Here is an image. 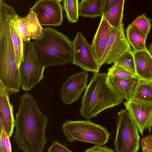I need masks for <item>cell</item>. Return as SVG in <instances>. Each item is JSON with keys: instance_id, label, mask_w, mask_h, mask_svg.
I'll use <instances>...</instances> for the list:
<instances>
[{"instance_id": "1", "label": "cell", "mask_w": 152, "mask_h": 152, "mask_svg": "<svg viewBox=\"0 0 152 152\" xmlns=\"http://www.w3.org/2000/svg\"><path fill=\"white\" fill-rule=\"evenodd\" d=\"M48 122L34 97L26 92L21 95L14 136L18 148L24 152H42L48 141L46 130Z\"/></svg>"}, {"instance_id": "9", "label": "cell", "mask_w": 152, "mask_h": 152, "mask_svg": "<svg viewBox=\"0 0 152 152\" xmlns=\"http://www.w3.org/2000/svg\"><path fill=\"white\" fill-rule=\"evenodd\" d=\"M72 42L74 53L72 63L87 72L94 74L99 72L91 45L80 32L77 33Z\"/></svg>"}, {"instance_id": "31", "label": "cell", "mask_w": 152, "mask_h": 152, "mask_svg": "<svg viewBox=\"0 0 152 152\" xmlns=\"http://www.w3.org/2000/svg\"><path fill=\"white\" fill-rule=\"evenodd\" d=\"M5 137L6 142V146L7 152H12L11 146L10 137H8L5 133Z\"/></svg>"}, {"instance_id": "11", "label": "cell", "mask_w": 152, "mask_h": 152, "mask_svg": "<svg viewBox=\"0 0 152 152\" xmlns=\"http://www.w3.org/2000/svg\"><path fill=\"white\" fill-rule=\"evenodd\" d=\"M88 72L84 70L69 77L63 84L60 94L62 101L69 105L77 101L87 85Z\"/></svg>"}, {"instance_id": "32", "label": "cell", "mask_w": 152, "mask_h": 152, "mask_svg": "<svg viewBox=\"0 0 152 152\" xmlns=\"http://www.w3.org/2000/svg\"><path fill=\"white\" fill-rule=\"evenodd\" d=\"M148 51L150 54V55H151V56H152V42L148 46Z\"/></svg>"}, {"instance_id": "29", "label": "cell", "mask_w": 152, "mask_h": 152, "mask_svg": "<svg viewBox=\"0 0 152 152\" xmlns=\"http://www.w3.org/2000/svg\"><path fill=\"white\" fill-rule=\"evenodd\" d=\"M115 0H104L103 15L104 16L113 6Z\"/></svg>"}, {"instance_id": "6", "label": "cell", "mask_w": 152, "mask_h": 152, "mask_svg": "<svg viewBox=\"0 0 152 152\" xmlns=\"http://www.w3.org/2000/svg\"><path fill=\"white\" fill-rule=\"evenodd\" d=\"M23 61L19 67L20 79L22 89L30 91L43 78L45 67L38 61L33 42L23 43Z\"/></svg>"}, {"instance_id": "15", "label": "cell", "mask_w": 152, "mask_h": 152, "mask_svg": "<svg viewBox=\"0 0 152 152\" xmlns=\"http://www.w3.org/2000/svg\"><path fill=\"white\" fill-rule=\"evenodd\" d=\"M133 53L138 79L152 82V56L148 50Z\"/></svg>"}, {"instance_id": "18", "label": "cell", "mask_w": 152, "mask_h": 152, "mask_svg": "<svg viewBox=\"0 0 152 152\" xmlns=\"http://www.w3.org/2000/svg\"><path fill=\"white\" fill-rule=\"evenodd\" d=\"M104 0H82L79 4V14L83 17H102Z\"/></svg>"}, {"instance_id": "23", "label": "cell", "mask_w": 152, "mask_h": 152, "mask_svg": "<svg viewBox=\"0 0 152 152\" xmlns=\"http://www.w3.org/2000/svg\"><path fill=\"white\" fill-rule=\"evenodd\" d=\"M113 64L120 66L136 76L133 51H126L118 58Z\"/></svg>"}, {"instance_id": "8", "label": "cell", "mask_w": 152, "mask_h": 152, "mask_svg": "<svg viewBox=\"0 0 152 152\" xmlns=\"http://www.w3.org/2000/svg\"><path fill=\"white\" fill-rule=\"evenodd\" d=\"M132 51L124 34L123 24L118 27H112L108 41L103 54L101 63H114L124 53Z\"/></svg>"}, {"instance_id": "4", "label": "cell", "mask_w": 152, "mask_h": 152, "mask_svg": "<svg viewBox=\"0 0 152 152\" xmlns=\"http://www.w3.org/2000/svg\"><path fill=\"white\" fill-rule=\"evenodd\" d=\"M62 130L67 141H78L102 146L108 142L111 134L104 127L86 121H65Z\"/></svg>"}, {"instance_id": "13", "label": "cell", "mask_w": 152, "mask_h": 152, "mask_svg": "<svg viewBox=\"0 0 152 152\" xmlns=\"http://www.w3.org/2000/svg\"><path fill=\"white\" fill-rule=\"evenodd\" d=\"M112 27L102 15L91 45L99 71L102 66V57L108 41Z\"/></svg>"}, {"instance_id": "24", "label": "cell", "mask_w": 152, "mask_h": 152, "mask_svg": "<svg viewBox=\"0 0 152 152\" xmlns=\"http://www.w3.org/2000/svg\"><path fill=\"white\" fill-rule=\"evenodd\" d=\"M152 19L148 18L145 14L138 15L132 23L143 34L147 36L151 26Z\"/></svg>"}, {"instance_id": "20", "label": "cell", "mask_w": 152, "mask_h": 152, "mask_svg": "<svg viewBox=\"0 0 152 152\" xmlns=\"http://www.w3.org/2000/svg\"><path fill=\"white\" fill-rule=\"evenodd\" d=\"M124 0H115L113 6L104 17L113 27H118L122 25L123 17Z\"/></svg>"}, {"instance_id": "10", "label": "cell", "mask_w": 152, "mask_h": 152, "mask_svg": "<svg viewBox=\"0 0 152 152\" xmlns=\"http://www.w3.org/2000/svg\"><path fill=\"white\" fill-rule=\"evenodd\" d=\"M127 111L143 136L145 130L150 133L152 128V103L129 100L124 102Z\"/></svg>"}, {"instance_id": "17", "label": "cell", "mask_w": 152, "mask_h": 152, "mask_svg": "<svg viewBox=\"0 0 152 152\" xmlns=\"http://www.w3.org/2000/svg\"><path fill=\"white\" fill-rule=\"evenodd\" d=\"M126 39L133 49V51L147 50L146 41L147 36L143 34L132 23L127 27L126 30Z\"/></svg>"}, {"instance_id": "12", "label": "cell", "mask_w": 152, "mask_h": 152, "mask_svg": "<svg viewBox=\"0 0 152 152\" xmlns=\"http://www.w3.org/2000/svg\"><path fill=\"white\" fill-rule=\"evenodd\" d=\"M16 32L23 46V42L36 40L42 37L43 28L40 24L36 14L33 11H29L24 18L18 16L14 25Z\"/></svg>"}, {"instance_id": "14", "label": "cell", "mask_w": 152, "mask_h": 152, "mask_svg": "<svg viewBox=\"0 0 152 152\" xmlns=\"http://www.w3.org/2000/svg\"><path fill=\"white\" fill-rule=\"evenodd\" d=\"M9 96L0 83V119L5 133L10 138L13 133L15 119L13 114V106L10 101Z\"/></svg>"}, {"instance_id": "3", "label": "cell", "mask_w": 152, "mask_h": 152, "mask_svg": "<svg viewBox=\"0 0 152 152\" xmlns=\"http://www.w3.org/2000/svg\"><path fill=\"white\" fill-rule=\"evenodd\" d=\"M42 37L34 40L33 46L37 57L45 68L72 63V42L65 35L50 27L43 28Z\"/></svg>"}, {"instance_id": "2", "label": "cell", "mask_w": 152, "mask_h": 152, "mask_svg": "<svg viewBox=\"0 0 152 152\" xmlns=\"http://www.w3.org/2000/svg\"><path fill=\"white\" fill-rule=\"evenodd\" d=\"M124 98L113 88L107 73L94 74L82 99L81 115L89 120L105 109L118 105Z\"/></svg>"}, {"instance_id": "25", "label": "cell", "mask_w": 152, "mask_h": 152, "mask_svg": "<svg viewBox=\"0 0 152 152\" xmlns=\"http://www.w3.org/2000/svg\"><path fill=\"white\" fill-rule=\"evenodd\" d=\"M107 75L109 77L121 79H138L137 77L123 68L114 64L108 69Z\"/></svg>"}, {"instance_id": "19", "label": "cell", "mask_w": 152, "mask_h": 152, "mask_svg": "<svg viewBox=\"0 0 152 152\" xmlns=\"http://www.w3.org/2000/svg\"><path fill=\"white\" fill-rule=\"evenodd\" d=\"M130 100L152 103V82L138 79Z\"/></svg>"}, {"instance_id": "26", "label": "cell", "mask_w": 152, "mask_h": 152, "mask_svg": "<svg viewBox=\"0 0 152 152\" xmlns=\"http://www.w3.org/2000/svg\"><path fill=\"white\" fill-rule=\"evenodd\" d=\"M48 152H73L66 145L59 142L58 140L53 141L49 147Z\"/></svg>"}, {"instance_id": "21", "label": "cell", "mask_w": 152, "mask_h": 152, "mask_svg": "<svg viewBox=\"0 0 152 152\" xmlns=\"http://www.w3.org/2000/svg\"><path fill=\"white\" fill-rule=\"evenodd\" d=\"M18 15L14 10L12 14L10 23V27L11 37L14 46L17 63L18 66L19 67L23 61V49L20 38L14 28L15 20Z\"/></svg>"}, {"instance_id": "27", "label": "cell", "mask_w": 152, "mask_h": 152, "mask_svg": "<svg viewBox=\"0 0 152 152\" xmlns=\"http://www.w3.org/2000/svg\"><path fill=\"white\" fill-rule=\"evenodd\" d=\"M142 152H152V134L146 136L140 141Z\"/></svg>"}, {"instance_id": "7", "label": "cell", "mask_w": 152, "mask_h": 152, "mask_svg": "<svg viewBox=\"0 0 152 152\" xmlns=\"http://www.w3.org/2000/svg\"><path fill=\"white\" fill-rule=\"evenodd\" d=\"M61 0H39L36 1L29 11H32L36 14L42 26H61L63 21L62 5Z\"/></svg>"}, {"instance_id": "28", "label": "cell", "mask_w": 152, "mask_h": 152, "mask_svg": "<svg viewBox=\"0 0 152 152\" xmlns=\"http://www.w3.org/2000/svg\"><path fill=\"white\" fill-rule=\"evenodd\" d=\"M84 152H115L112 149L105 146L103 147L98 145L90 147L87 149Z\"/></svg>"}, {"instance_id": "16", "label": "cell", "mask_w": 152, "mask_h": 152, "mask_svg": "<svg viewBox=\"0 0 152 152\" xmlns=\"http://www.w3.org/2000/svg\"><path fill=\"white\" fill-rule=\"evenodd\" d=\"M109 77L110 81L113 88L126 101L130 100L138 79H121Z\"/></svg>"}, {"instance_id": "22", "label": "cell", "mask_w": 152, "mask_h": 152, "mask_svg": "<svg viewBox=\"0 0 152 152\" xmlns=\"http://www.w3.org/2000/svg\"><path fill=\"white\" fill-rule=\"evenodd\" d=\"M63 9L66 15H65L69 23H74L78 20L79 14V0H64Z\"/></svg>"}, {"instance_id": "30", "label": "cell", "mask_w": 152, "mask_h": 152, "mask_svg": "<svg viewBox=\"0 0 152 152\" xmlns=\"http://www.w3.org/2000/svg\"><path fill=\"white\" fill-rule=\"evenodd\" d=\"M5 133L4 129L2 132H0L1 140L0 152H7L6 146Z\"/></svg>"}, {"instance_id": "5", "label": "cell", "mask_w": 152, "mask_h": 152, "mask_svg": "<svg viewBox=\"0 0 152 152\" xmlns=\"http://www.w3.org/2000/svg\"><path fill=\"white\" fill-rule=\"evenodd\" d=\"M114 141L116 152H138L140 137L138 128L126 110L118 113Z\"/></svg>"}]
</instances>
